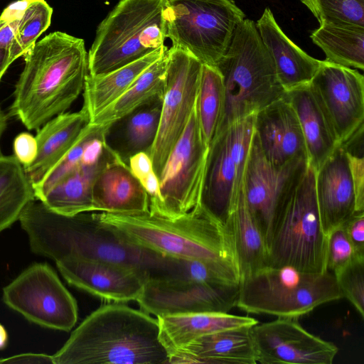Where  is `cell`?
Instances as JSON below:
<instances>
[{
  "label": "cell",
  "mask_w": 364,
  "mask_h": 364,
  "mask_svg": "<svg viewBox=\"0 0 364 364\" xmlns=\"http://www.w3.org/2000/svg\"><path fill=\"white\" fill-rule=\"evenodd\" d=\"M18 220L31 251L55 262L71 257L104 260L136 269L149 279L159 277L167 264V256L124 240L92 214L63 215L33 200Z\"/></svg>",
  "instance_id": "1"
},
{
  "label": "cell",
  "mask_w": 364,
  "mask_h": 364,
  "mask_svg": "<svg viewBox=\"0 0 364 364\" xmlns=\"http://www.w3.org/2000/svg\"><path fill=\"white\" fill-rule=\"evenodd\" d=\"M10 113L29 130L65 112L84 90L88 75L85 41L62 31L50 33L24 55Z\"/></svg>",
  "instance_id": "2"
},
{
  "label": "cell",
  "mask_w": 364,
  "mask_h": 364,
  "mask_svg": "<svg viewBox=\"0 0 364 364\" xmlns=\"http://www.w3.org/2000/svg\"><path fill=\"white\" fill-rule=\"evenodd\" d=\"M158 319L121 302L88 315L53 355L54 364H165Z\"/></svg>",
  "instance_id": "3"
},
{
  "label": "cell",
  "mask_w": 364,
  "mask_h": 364,
  "mask_svg": "<svg viewBox=\"0 0 364 364\" xmlns=\"http://www.w3.org/2000/svg\"><path fill=\"white\" fill-rule=\"evenodd\" d=\"M92 215L136 246L167 257L228 263L237 267L226 225L200 205L173 218L149 211L129 214L100 212Z\"/></svg>",
  "instance_id": "4"
},
{
  "label": "cell",
  "mask_w": 364,
  "mask_h": 364,
  "mask_svg": "<svg viewBox=\"0 0 364 364\" xmlns=\"http://www.w3.org/2000/svg\"><path fill=\"white\" fill-rule=\"evenodd\" d=\"M215 68L223 77L224 86L223 109L218 132L255 114L284 95L272 58L255 23L250 19L245 18L239 24Z\"/></svg>",
  "instance_id": "5"
},
{
  "label": "cell",
  "mask_w": 364,
  "mask_h": 364,
  "mask_svg": "<svg viewBox=\"0 0 364 364\" xmlns=\"http://www.w3.org/2000/svg\"><path fill=\"white\" fill-rule=\"evenodd\" d=\"M166 0H119L99 24L88 52V74L108 73L164 47Z\"/></svg>",
  "instance_id": "6"
},
{
  "label": "cell",
  "mask_w": 364,
  "mask_h": 364,
  "mask_svg": "<svg viewBox=\"0 0 364 364\" xmlns=\"http://www.w3.org/2000/svg\"><path fill=\"white\" fill-rule=\"evenodd\" d=\"M342 298L329 271L312 273L265 266L240 279L235 306L250 314L299 318Z\"/></svg>",
  "instance_id": "7"
},
{
  "label": "cell",
  "mask_w": 364,
  "mask_h": 364,
  "mask_svg": "<svg viewBox=\"0 0 364 364\" xmlns=\"http://www.w3.org/2000/svg\"><path fill=\"white\" fill-rule=\"evenodd\" d=\"M315 174V169L308 165L277 218L267 242V266L312 273L328 271L327 235L317 205Z\"/></svg>",
  "instance_id": "8"
},
{
  "label": "cell",
  "mask_w": 364,
  "mask_h": 364,
  "mask_svg": "<svg viewBox=\"0 0 364 364\" xmlns=\"http://www.w3.org/2000/svg\"><path fill=\"white\" fill-rule=\"evenodd\" d=\"M166 38L203 65L215 67L245 18L232 0H166Z\"/></svg>",
  "instance_id": "9"
},
{
  "label": "cell",
  "mask_w": 364,
  "mask_h": 364,
  "mask_svg": "<svg viewBox=\"0 0 364 364\" xmlns=\"http://www.w3.org/2000/svg\"><path fill=\"white\" fill-rule=\"evenodd\" d=\"M255 115L221 129L209 144L200 205L224 225L243 188Z\"/></svg>",
  "instance_id": "10"
},
{
  "label": "cell",
  "mask_w": 364,
  "mask_h": 364,
  "mask_svg": "<svg viewBox=\"0 0 364 364\" xmlns=\"http://www.w3.org/2000/svg\"><path fill=\"white\" fill-rule=\"evenodd\" d=\"M3 301L27 320L70 331L77 321L76 300L46 263H35L3 289Z\"/></svg>",
  "instance_id": "11"
},
{
  "label": "cell",
  "mask_w": 364,
  "mask_h": 364,
  "mask_svg": "<svg viewBox=\"0 0 364 364\" xmlns=\"http://www.w3.org/2000/svg\"><path fill=\"white\" fill-rule=\"evenodd\" d=\"M209 145L203 136L196 105L159 177V216L173 218L200 205Z\"/></svg>",
  "instance_id": "12"
},
{
  "label": "cell",
  "mask_w": 364,
  "mask_h": 364,
  "mask_svg": "<svg viewBox=\"0 0 364 364\" xmlns=\"http://www.w3.org/2000/svg\"><path fill=\"white\" fill-rule=\"evenodd\" d=\"M202 65L187 52L168 48L159 126L148 151L158 178L196 105Z\"/></svg>",
  "instance_id": "13"
},
{
  "label": "cell",
  "mask_w": 364,
  "mask_h": 364,
  "mask_svg": "<svg viewBox=\"0 0 364 364\" xmlns=\"http://www.w3.org/2000/svg\"><path fill=\"white\" fill-rule=\"evenodd\" d=\"M307 167L306 159H296L280 166L271 164L264 156L254 129L245 172L243 193L266 245L277 218Z\"/></svg>",
  "instance_id": "14"
},
{
  "label": "cell",
  "mask_w": 364,
  "mask_h": 364,
  "mask_svg": "<svg viewBox=\"0 0 364 364\" xmlns=\"http://www.w3.org/2000/svg\"><path fill=\"white\" fill-rule=\"evenodd\" d=\"M239 284L168 278L147 280L136 300L156 317L200 312L228 313L236 305Z\"/></svg>",
  "instance_id": "15"
},
{
  "label": "cell",
  "mask_w": 364,
  "mask_h": 364,
  "mask_svg": "<svg viewBox=\"0 0 364 364\" xmlns=\"http://www.w3.org/2000/svg\"><path fill=\"white\" fill-rule=\"evenodd\" d=\"M309 85L339 144L363 125L364 77L359 72L321 60Z\"/></svg>",
  "instance_id": "16"
},
{
  "label": "cell",
  "mask_w": 364,
  "mask_h": 364,
  "mask_svg": "<svg viewBox=\"0 0 364 364\" xmlns=\"http://www.w3.org/2000/svg\"><path fill=\"white\" fill-rule=\"evenodd\" d=\"M299 318L278 317L251 328L257 363L331 364L338 353L333 343L309 333Z\"/></svg>",
  "instance_id": "17"
},
{
  "label": "cell",
  "mask_w": 364,
  "mask_h": 364,
  "mask_svg": "<svg viewBox=\"0 0 364 364\" xmlns=\"http://www.w3.org/2000/svg\"><path fill=\"white\" fill-rule=\"evenodd\" d=\"M55 263L68 284L109 301H136L149 279L136 269L104 260L71 257Z\"/></svg>",
  "instance_id": "18"
},
{
  "label": "cell",
  "mask_w": 364,
  "mask_h": 364,
  "mask_svg": "<svg viewBox=\"0 0 364 364\" xmlns=\"http://www.w3.org/2000/svg\"><path fill=\"white\" fill-rule=\"evenodd\" d=\"M254 129L264 156L273 165L283 166L296 159L307 160L298 118L284 96L255 114Z\"/></svg>",
  "instance_id": "19"
},
{
  "label": "cell",
  "mask_w": 364,
  "mask_h": 364,
  "mask_svg": "<svg viewBox=\"0 0 364 364\" xmlns=\"http://www.w3.org/2000/svg\"><path fill=\"white\" fill-rule=\"evenodd\" d=\"M315 190L321 225L327 235L355 212L353 184L341 144L316 171Z\"/></svg>",
  "instance_id": "20"
},
{
  "label": "cell",
  "mask_w": 364,
  "mask_h": 364,
  "mask_svg": "<svg viewBox=\"0 0 364 364\" xmlns=\"http://www.w3.org/2000/svg\"><path fill=\"white\" fill-rule=\"evenodd\" d=\"M255 24L284 90L309 84L321 60L308 55L287 36L269 8L264 9Z\"/></svg>",
  "instance_id": "21"
},
{
  "label": "cell",
  "mask_w": 364,
  "mask_h": 364,
  "mask_svg": "<svg viewBox=\"0 0 364 364\" xmlns=\"http://www.w3.org/2000/svg\"><path fill=\"white\" fill-rule=\"evenodd\" d=\"M90 122L87 112L82 107L79 112L58 114L37 129V155L31 164L23 166L33 188L68 153Z\"/></svg>",
  "instance_id": "22"
},
{
  "label": "cell",
  "mask_w": 364,
  "mask_h": 364,
  "mask_svg": "<svg viewBox=\"0 0 364 364\" xmlns=\"http://www.w3.org/2000/svg\"><path fill=\"white\" fill-rule=\"evenodd\" d=\"M92 197L95 211L127 214L149 211L147 193L117 151L97 176Z\"/></svg>",
  "instance_id": "23"
},
{
  "label": "cell",
  "mask_w": 364,
  "mask_h": 364,
  "mask_svg": "<svg viewBox=\"0 0 364 364\" xmlns=\"http://www.w3.org/2000/svg\"><path fill=\"white\" fill-rule=\"evenodd\" d=\"M252 327L230 328L199 337L171 355L169 363L255 364Z\"/></svg>",
  "instance_id": "24"
},
{
  "label": "cell",
  "mask_w": 364,
  "mask_h": 364,
  "mask_svg": "<svg viewBox=\"0 0 364 364\" xmlns=\"http://www.w3.org/2000/svg\"><path fill=\"white\" fill-rule=\"evenodd\" d=\"M156 318L159 340L169 358L199 337L230 328L252 327L258 323L252 317L223 312H200Z\"/></svg>",
  "instance_id": "25"
},
{
  "label": "cell",
  "mask_w": 364,
  "mask_h": 364,
  "mask_svg": "<svg viewBox=\"0 0 364 364\" xmlns=\"http://www.w3.org/2000/svg\"><path fill=\"white\" fill-rule=\"evenodd\" d=\"M303 134L308 165L316 171L339 145L309 84L285 91Z\"/></svg>",
  "instance_id": "26"
},
{
  "label": "cell",
  "mask_w": 364,
  "mask_h": 364,
  "mask_svg": "<svg viewBox=\"0 0 364 364\" xmlns=\"http://www.w3.org/2000/svg\"><path fill=\"white\" fill-rule=\"evenodd\" d=\"M114 152L109 146L97 161L80 164L53 186L40 201L51 210L67 216L95 211L93 186L97 176Z\"/></svg>",
  "instance_id": "27"
},
{
  "label": "cell",
  "mask_w": 364,
  "mask_h": 364,
  "mask_svg": "<svg viewBox=\"0 0 364 364\" xmlns=\"http://www.w3.org/2000/svg\"><path fill=\"white\" fill-rule=\"evenodd\" d=\"M168 48L150 65L118 99L90 120L91 124L111 125L146 105L161 100Z\"/></svg>",
  "instance_id": "28"
},
{
  "label": "cell",
  "mask_w": 364,
  "mask_h": 364,
  "mask_svg": "<svg viewBox=\"0 0 364 364\" xmlns=\"http://www.w3.org/2000/svg\"><path fill=\"white\" fill-rule=\"evenodd\" d=\"M225 225L231 236L240 279L267 266L266 242L248 209L243 188Z\"/></svg>",
  "instance_id": "29"
},
{
  "label": "cell",
  "mask_w": 364,
  "mask_h": 364,
  "mask_svg": "<svg viewBox=\"0 0 364 364\" xmlns=\"http://www.w3.org/2000/svg\"><path fill=\"white\" fill-rule=\"evenodd\" d=\"M164 46L120 68L100 75H87L82 107L90 120L123 95L138 77L164 52Z\"/></svg>",
  "instance_id": "30"
},
{
  "label": "cell",
  "mask_w": 364,
  "mask_h": 364,
  "mask_svg": "<svg viewBox=\"0 0 364 364\" xmlns=\"http://www.w3.org/2000/svg\"><path fill=\"white\" fill-rule=\"evenodd\" d=\"M310 35L326 60L348 68H364V27L324 23Z\"/></svg>",
  "instance_id": "31"
},
{
  "label": "cell",
  "mask_w": 364,
  "mask_h": 364,
  "mask_svg": "<svg viewBox=\"0 0 364 364\" xmlns=\"http://www.w3.org/2000/svg\"><path fill=\"white\" fill-rule=\"evenodd\" d=\"M36 200L23 166L15 156H0V233L16 220Z\"/></svg>",
  "instance_id": "32"
},
{
  "label": "cell",
  "mask_w": 364,
  "mask_h": 364,
  "mask_svg": "<svg viewBox=\"0 0 364 364\" xmlns=\"http://www.w3.org/2000/svg\"><path fill=\"white\" fill-rule=\"evenodd\" d=\"M224 104L223 77L215 68L202 65L196 101V112L205 141L209 145L220 122Z\"/></svg>",
  "instance_id": "33"
},
{
  "label": "cell",
  "mask_w": 364,
  "mask_h": 364,
  "mask_svg": "<svg viewBox=\"0 0 364 364\" xmlns=\"http://www.w3.org/2000/svg\"><path fill=\"white\" fill-rule=\"evenodd\" d=\"M53 9L45 0H26L16 38L9 48L14 62L24 56L50 26Z\"/></svg>",
  "instance_id": "34"
},
{
  "label": "cell",
  "mask_w": 364,
  "mask_h": 364,
  "mask_svg": "<svg viewBox=\"0 0 364 364\" xmlns=\"http://www.w3.org/2000/svg\"><path fill=\"white\" fill-rule=\"evenodd\" d=\"M111 127L90 122L68 153L39 184L33 188L36 199L41 200L53 186L82 164L85 149L90 141L102 134L108 133Z\"/></svg>",
  "instance_id": "35"
},
{
  "label": "cell",
  "mask_w": 364,
  "mask_h": 364,
  "mask_svg": "<svg viewBox=\"0 0 364 364\" xmlns=\"http://www.w3.org/2000/svg\"><path fill=\"white\" fill-rule=\"evenodd\" d=\"M319 24L364 27V0H300Z\"/></svg>",
  "instance_id": "36"
},
{
  "label": "cell",
  "mask_w": 364,
  "mask_h": 364,
  "mask_svg": "<svg viewBox=\"0 0 364 364\" xmlns=\"http://www.w3.org/2000/svg\"><path fill=\"white\" fill-rule=\"evenodd\" d=\"M161 109V100H157L131 114L127 136L133 154L148 153L153 145L159 129Z\"/></svg>",
  "instance_id": "37"
},
{
  "label": "cell",
  "mask_w": 364,
  "mask_h": 364,
  "mask_svg": "<svg viewBox=\"0 0 364 364\" xmlns=\"http://www.w3.org/2000/svg\"><path fill=\"white\" fill-rule=\"evenodd\" d=\"M335 276L343 297L364 318V258L355 257Z\"/></svg>",
  "instance_id": "38"
},
{
  "label": "cell",
  "mask_w": 364,
  "mask_h": 364,
  "mask_svg": "<svg viewBox=\"0 0 364 364\" xmlns=\"http://www.w3.org/2000/svg\"><path fill=\"white\" fill-rule=\"evenodd\" d=\"M363 129L360 127L347 141L342 143L348 161L355 197V212L364 211Z\"/></svg>",
  "instance_id": "39"
},
{
  "label": "cell",
  "mask_w": 364,
  "mask_h": 364,
  "mask_svg": "<svg viewBox=\"0 0 364 364\" xmlns=\"http://www.w3.org/2000/svg\"><path fill=\"white\" fill-rule=\"evenodd\" d=\"M129 168L148 194L149 212L157 214L161 203L160 184L149 154L145 151L133 154L129 158Z\"/></svg>",
  "instance_id": "40"
},
{
  "label": "cell",
  "mask_w": 364,
  "mask_h": 364,
  "mask_svg": "<svg viewBox=\"0 0 364 364\" xmlns=\"http://www.w3.org/2000/svg\"><path fill=\"white\" fill-rule=\"evenodd\" d=\"M356 257L343 225L327 235L326 269L333 274Z\"/></svg>",
  "instance_id": "41"
},
{
  "label": "cell",
  "mask_w": 364,
  "mask_h": 364,
  "mask_svg": "<svg viewBox=\"0 0 364 364\" xmlns=\"http://www.w3.org/2000/svg\"><path fill=\"white\" fill-rule=\"evenodd\" d=\"M26 0L10 4L0 16V48L8 49L13 44L18 31L21 16Z\"/></svg>",
  "instance_id": "42"
},
{
  "label": "cell",
  "mask_w": 364,
  "mask_h": 364,
  "mask_svg": "<svg viewBox=\"0 0 364 364\" xmlns=\"http://www.w3.org/2000/svg\"><path fill=\"white\" fill-rule=\"evenodd\" d=\"M343 225L356 257L364 258V211L355 212Z\"/></svg>",
  "instance_id": "43"
},
{
  "label": "cell",
  "mask_w": 364,
  "mask_h": 364,
  "mask_svg": "<svg viewBox=\"0 0 364 364\" xmlns=\"http://www.w3.org/2000/svg\"><path fill=\"white\" fill-rule=\"evenodd\" d=\"M14 156L23 166L31 164L38 152L36 137L28 132L18 134L14 141Z\"/></svg>",
  "instance_id": "44"
},
{
  "label": "cell",
  "mask_w": 364,
  "mask_h": 364,
  "mask_svg": "<svg viewBox=\"0 0 364 364\" xmlns=\"http://www.w3.org/2000/svg\"><path fill=\"white\" fill-rule=\"evenodd\" d=\"M0 363H53V355L43 353H23L0 359Z\"/></svg>",
  "instance_id": "45"
},
{
  "label": "cell",
  "mask_w": 364,
  "mask_h": 364,
  "mask_svg": "<svg viewBox=\"0 0 364 364\" xmlns=\"http://www.w3.org/2000/svg\"><path fill=\"white\" fill-rule=\"evenodd\" d=\"M13 63L8 49L0 48V81L8 68Z\"/></svg>",
  "instance_id": "46"
},
{
  "label": "cell",
  "mask_w": 364,
  "mask_h": 364,
  "mask_svg": "<svg viewBox=\"0 0 364 364\" xmlns=\"http://www.w3.org/2000/svg\"><path fill=\"white\" fill-rule=\"evenodd\" d=\"M8 343V333L5 327L0 324V350L4 349Z\"/></svg>",
  "instance_id": "47"
},
{
  "label": "cell",
  "mask_w": 364,
  "mask_h": 364,
  "mask_svg": "<svg viewBox=\"0 0 364 364\" xmlns=\"http://www.w3.org/2000/svg\"><path fill=\"white\" fill-rule=\"evenodd\" d=\"M6 126V117L0 107V139Z\"/></svg>",
  "instance_id": "48"
}]
</instances>
